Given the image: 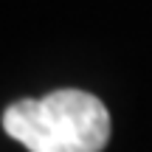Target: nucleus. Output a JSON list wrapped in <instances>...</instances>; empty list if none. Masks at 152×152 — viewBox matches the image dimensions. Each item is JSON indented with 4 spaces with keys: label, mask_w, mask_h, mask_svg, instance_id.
I'll return each mask as SVG.
<instances>
[{
    "label": "nucleus",
    "mask_w": 152,
    "mask_h": 152,
    "mask_svg": "<svg viewBox=\"0 0 152 152\" xmlns=\"http://www.w3.org/2000/svg\"><path fill=\"white\" fill-rule=\"evenodd\" d=\"M3 127L28 152H102L110 138V113L85 90H54L23 99L3 113Z\"/></svg>",
    "instance_id": "obj_1"
}]
</instances>
